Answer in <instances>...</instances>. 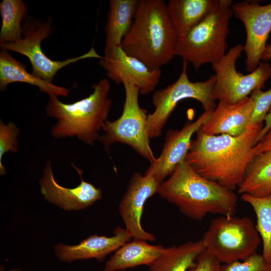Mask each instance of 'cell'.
Listing matches in <instances>:
<instances>
[{"instance_id":"cell-1","label":"cell","mask_w":271,"mask_h":271,"mask_svg":"<svg viewBox=\"0 0 271 271\" xmlns=\"http://www.w3.org/2000/svg\"><path fill=\"white\" fill-rule=\"evenodd\" d=\"M263 126V123L251 125L238 136L208 135L201 127L185 160L201 176L234 191L255 156L254 141Z\"/></svg>"},{"instance_id":"cell-2","label":"cell","mask_w":271,"mask_h":271,"mask_svg":"<svg viewBox=\"0 0 271 271\" xmlns=\"http://www.w3.org/2000/svg\"><path fill=\"white\" fill-rule=\"evenodd\" d=\"M157 193L195 220L208 214L229 216L236 212L238 199L233 191L201 176L185 160L160 184Z\"/></svg>"},{"instance_id":"cell-3","label":"cell","mask_w":271,"mask_h":271,"mask_svg":"<svg viewBox=\"0 0 271 271\" xmlns=\"http://www.w3.org/2000/svg\"><path fill=\"white\" fill-rule=\"evenodd\" d=\"M178 37L163 0H140L132 25L121 47L128 55L158 70L175 56Z\"/></svg>"},{"instance_id":"cell-4","label":"cell","mask_w":271,"mask_h":271,"mask_svg":"<svg viewBox=\"0 0 271 271\" xmlns=\"http://www.w3.org/2000/svg\"><path fill=\"white\" fill-rule=\"evenodd\" d=\"M88 97L72 103H64L57 96H50L46 111L57 121L51 129L56 138L76 137L90 146L99 141V134L107 117L112 101L109 97V81L103 78L92 86Z\"/></svg>"},{"instance_id":"cell-5","label":"cell","mask_w":271,"mask_h":271,"mask_svg":"<svg viewBox=\"0 0 271 271\" xmlns=\"http://www.w3.org/2000/svg\"><path fill=\"white\" fill-rule=\"evenodd\" d=\"M231 0H216L211 11L183 37L178 38L175 56L191 63L197 70L214 64L225 55L229 22L233 15Z\"/></svg>"},{"instance_id":"cell-6","label":"cell","mask_w":271,"mask_h":271,"mask_svg":"<svg viewBox=\"0 0 271 271\" xmlns=\"http://www.w3.org/2000/svg\"><path fill=\"white\" fill-rule=\"evenodd\" d=\"M202 240L221 264L242 260L256 252L260 237L248 217L220 215L212 219Z\"/></svg>"},{"instance_id":"cell-7","label":"cell","mask_w":271,"mask_h":271,"mask_svg":"<svg viewBox=\"0 0 271 271\" xmlns=\"http://www.w3.org/2000/svg\"><path fill=\"white\" fill-rule=\"evenodd\" d=\"M122 84L125 97L122 113L113 121H105L102 127L104 134L99 141L107 152L109 146L114 143L128 145L152 164L156 158L151 149L148 132V114L139 105V88L127 82Z\"/></svg>"},{"instance_id":"cell-8","label":"cell","mask_w":271,"mask_h":271,"mask_svg":"<svg viewBox=\"0 0 271 271\" xmlns=\"http://www.w3.org/2000/svg\"><path fill=\"white\" fill-rule=\"evenodd\" d=\"M188 62L183 61L182 72L178 79L164 88L155 91L152 103L155 110L148 115L147 129L150 139L160 137L162 131L178 103L185 99L200 102L204 111H213L216 107L212 97L215 75L204 81H191L187 75Z\"/></svg>"},{"instance_id":"cell-9","label":"cell","mask_w":271,"mask_h":271,"mask_svg":"<svg viewBox=\"0 0 271 271\" xmlns=\"http://www.w3.org/2000/svg\"><path fill=\"white\" fill-rule=\"evenodd\" d=\"M51 24L50 19L43 22L30 17H26L22 24V38L15 42L0 45L1 48L26 56L32 67V74L49 83H52L53 78L60 69L70 64L86 58H101L93 47L84 54L62 61L53 60L48 57L43 53L41 44L52 34Z\"/></svg>"},{"instance_id":"cell-10","label":"cell","mask_w":271,"mask_h":271,"mask_svg":"<svg viewBox=\"0 0 271 271\" xmlns=\"http://www.w3.org/2000/svg\"><path fill=\"white\" fill-rule=\"evenodd\" d=\"M243 51L240 44L232 47L218 62L212 65L215 72V82L212 91L213 99L223 100L230 103L239 102L256 89L264 87L271 77V66L260 62L252 72L244 75L237 71L236 62Z\"/></svg>"},{"instance_id":"cell-11","label":"cell","mask_w":271,"mask_h":271,"mask_svg":"<svg viewBox=\"0 0 271 271\" xmlns=\"http://www.w3.org/2000/svg\"><path fill=\"white\" fill-rule=\"evenodd\" d=\"M233 15L240 20L246 30L243 46L246 69L254 71L261 60L271 32V3L261 5L257 1H244L233 4Z\"/></svg>"},{"instance_id":"cell-12","label":"cell","mask_w":271,"mask_h":271,"mask_svg":"<svg viewBox=\"0 0 271 271\" xmlns=\"http://www.w3.org/2000/svg\"><path fill=\"white\" fill-rule=\"evenodd\" d=\"M99 64L106 70L107 77L116 84L127 82L134 84L143 95L155 90L161 75L160 69H150L138 59L126 54L121 46L105 51Z\"/></svg>"},{"instance_id":"cell-13","label":"cell","mask_w":271,"mask_h":271,"mask_svg":"<svg viewBox=\"0 0 271 271\" xmlns=\"http://www.w3.org/2000/svg\"><path fill=\"white\" fill-rule=\"evenodd\" d=\"M159 183L153 176L135 172L120 201L118 210L125 229L133 239L154 241L155 236L144 229L141 218L146 201L158 192Z\"/></svg>"},{"instance_id":"cell-14","label":"cell","mask_w":271,"mask_h":271,"mask_svg":"<svg viewBox=\"0 0 271 271\" xmlns=\"http://www.w3.org/2000/svg\"><path fill=\"white\" fill-rule=\"evenodd\" d=\"M212 112L204 111L195 121H188L180 130H168L161 154L151 164L145 175L154 177L160 184L163 182L185 160L192 136L208 120Z\"/></svg>"},{"instance_id":"cell-15","label":"cell","mask_w":271,"mask_h":271,"mask_svg":"<svg viewBox=\"0 0 271 271\" xmlns=\"http://www.w3.org/2000/svg\"><path fill=\"white\" fill-rule=\"evenodd\" d=\"M72 166L80 178V183L72 188L64 187L56 181L50 161L47 162L40 180L41 194L45 199L65 210H78L86 208L102 198V190L85 181L83 171L74 164Z\"/></svg>"},{"instance_id":"cell-16","label":"cell","mask_w":271,"mask_h":271,"mask_svg":"<svg viewBox=\"0 0 271 271\" xmlns=\"http://www.w3.org/2000/svg\"><path fill=\"white\" fill-rule=\"evenodd\" d=\"M113 233L110 237L91 235L74 245L58 244L54 247L55 254L60 260L68 263L91 258L102 261L107 255L133 239L120 226L114 229Z\"/></svg>"},{"instance_id":"cell-17","label":"cell","mask_w":271,"mask_h":271,"mask_svg":"<svg viewBox=\"0 0 271 271\" xmlns=\"http://www.w3.org/2000/svg\"><path fill=\"white\" fill-rule=\"evenodd\" d=\"M253 107V102L249 97L234 103L219 100L210 117L202 128L208 135L239 136L250 126Z\"/></svg>"},{"instance_id":"cell-18","label":"cell","mask_w":271,"mask_h":271,"mask_svg":"<svg viewBox=\"0 0 271 271\" xmlns=\"http://www.w3.org/2000/svg\"><path fill=\"white\" fill-rule=\"evenodd\" d=\"M161 245H151L147 240L132 239L116 250L106 261L104 271L124 270L138 266H151L165 250Z\"/></svg>"},{"instance_id":"cell-19","label":"cell","mask_w":271,"mask_h":271,"mask_svg":"<svg viewBox=\"0 0 271 271\" xmlns=\"http://www.w3.org/2000/svg\"><path fill=\"white\" fill-rule=\"evenodd\" d=\"M26 83L39 88L49 96H67L70 89L56 85L27 72L25 65L16 60L7 50L0 52V90L5 91L8 84Z\"/></svg>"},{"instance_id":"cell-20","label":"cell","mask_w":271,"mask_h":271,"mask_svg":"<svg viewBox=\"0 0 271 271\" xmlns=\"http://www.w3.org/2000/svg\"><path fill=\"white\" fill-rule=\"evenodd\" d=\"M139 3V0L109 1L104 52L121 46L132 25Z\"/></svg>"},{"instance_id":"cell-21","label":"cell","mask_w":271,"mask_h":271,"mask_svg":"<svg viewBox=\"0 0 271 271\" xmlns=\"http://www.w3.org/2000/svg\"><path fill=\"white\" fill-rule=\"evenodd\" d=\"M216 0H170L167 8L178 38L184 37L212 9Z\"/></svg>"},{"instance_id":"cell-22","label":"cell","mask_w":271,"mask_h":271,"mask_svg":"<svg viewBox=\"0 0 271 271\" xmlns=\"http://www.w3.org/2000/svg\"><path fill=\"white\" fill-rule=\"evenodd\" d=\"M205 250L202 239L165 248L163 253L149 266V271H189Z\"/></svg>"},{"instance_id":"cell-23","label":"cell","mask_w":271,"mask_h":271,"mask_svg":"<svg viewBox=\"0 0 271 271\" xmlns=\"http://www.w3.org/2000/svg\"><path fill=\"white\" fill-rule=\"evenodd\" d=\"M238 192L255 197L271 194V151L254 156Z\"/></svg>"},{"instance_id":"cell-24","label":"cell","mask_w":271,"mask_h":271,"mask_svg":"<svg viewBox=\"0 0 271 271\" xmlns=\"http://www.w3.org/2000/svg\"><path fill=\"white\" fill-rule=\"evenodd\" d=\"M28 12L22 0H3L0 3L2 26L0 45L20 40L23 36L22 24Z\"/></svg>"},{"instance_id":"cell-25","label":"cell","mask_w":271,"mask_h":271,"mask_svg":"<svg viewBox=\"0 0 271 271\" xmlns=\"http://www.w3.org/2000/svg\"><path fill=\"white\" fill-rule=\"evenodd\" d=\"M241 198L254 210L256 217L255 226L262 243V255L271 262V194L255 197L243 194Z\"/></svg>"},{"instance_id":"cell-26","label":"cell","mask_w":271,"mask_h":271,"mask_svg":"<svg viewBox=\"0 0 271 271\" xmlns=\"http://www.w3.org/2000/svg\"><path fill=\"white\" fill-rule=\"evenodd\" d=\"M20 130L15 123L5 124L0 121V174L5 175L6 169L2 163L3 157L8 152L16 153L18 150L17 137Z\"/></svg>"},{"instance_id":"cell-27","label":"cell","mask_w":271,"mask_h":271,"mask_svg":"<svg viewBox=\"0 0 271 271\" xmlns=\"http://www.w3.org/2000/svg\"><path fill=\"white\" fill-rule=\"evenodd\" d=\"M220 271H271V262L255 252L242 260L221 264Z\"/></svg>"},{"instance_id":"cell-28","label":"cell","mask_w":271,"mask_h":271,"mask_svg":"<svg viewBox=\"0 0 271 271\" xmlns=\"http://www.w3.org/2000/svg\"><path fill=\"white\" fill-rule=\"evenodd\" d=\"M249 97L253 102L250 125L263 123L271 108V88L265 91L256 89Z\"/></svg>"},{"instance_id":"cell-29","label":"cell","mask_w":271,"mask_h":271,"mask_svg":"<svg viewBox=\"0 0 271 271\" xmlns=\"http://www.w3.org/2000/svg\"><path fill=\"white\" fill-rule=\"evenodd\" d=\"M221 263L206 249L198 257L189 271H220Z\"/></svg>"},{"instance_id":"cell-30","label":"cell","mask_w":271,"mask_h":271,"mask_svg":"<svg viewBox=\"0 0 271 271\" xmlns=\"http://www.w3.org/2000/svg\"><path fill=\"white\" fill-rule=\"evenodd\" d=\"M254 155L271 151V128L253 148Z\"/></svg>"},{"instance_id":"cell-31","label":"cell","mask_w":271,"mask_h":271,"mask_svg":"<svg viewBox=\"0 0 271 271\" xmlns=\"http://www.w3.org/2000/svg\"><path fill=\"white\" fill-rule=\"evenodd\" d=\"M264 121L265 122L264 125L259 131L255 138L254 141V146L261 140V139L271 128V109L267 114Z\"/></svg>"},{"instance_id":"cell-32","label":"cell","mask_w":271,"mask_h":271,"mask_svg":"<svg viewBox=\"0 0 271 271\" xmlns=\"http://www.w3.org/2000/svg\"><path fill=\"white\" fill-rule=\"evenodd\" d=\"M271 59V44H267L261 57V60L268 61Z\"/></svg>"},{"instance_id":"cell-33","label":"cell","mask_w":271,"mask_h":271,"mask_svg":"<svg viewBox=\"0 0 271 271\" xmlns=\"http://www.w3.org/2000/svg\"><path fill=\"white\" fill-rule=\"evenodd\" d=\"M11 271H23V270L19 268H11Z\"/></svg>"},{"instance_id":"cell-34","label":"cell","mask_w":271,"mask_h":271,"mask_svg":"<svg viewBox=\"0 0 271 271\" xmlns=\"http://www.w3.org/2000/svg\"><path fill=\"white\" fill-rule=\"evenodd\" d=\"M1 271H5L4 268L2 266L1 267Z\"/></svg>"}]
</instances>
